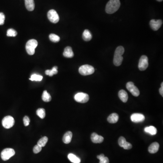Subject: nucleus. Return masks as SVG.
<instances>
[{
	"mask_svg": "<svg viewBox=\"0 0 163 163\" xmlns=\"http://www.w3.org/2000/svg\"><path fill=\"white\" fill-rule=\"evenodd\" d=\"M120 5V0H110L106 5V12L109 14L114 13L119 9Z\"/></svg>",
	"mask_w": 163,
	"mask_h": 163,
	"instance_id": "f257e3e1",
	"label": "nucleus"
},
{
	"mask_svg": "<svg viewBox=\"0 0 163 163\" xmlns=\"http://www.w3.org/2000/svg\"><path fill=\"white\" fill-rule=\"evenodd\" d=\"M124 51V48L121 46L118 47L116 49L113 59V63L115 66H119L121 65L123 60L122 55Z\"/></svg>",
	"mask_w": 163,
	"mask_h": 163,
	"instance_id": "f03ea898",
	"label": "nucleus"
},
{
	"mask_svg": "<svg viewBox=\"0 0 163 163\" xmlns=\"http://www.w3.org/2000/svg\"><path fill=\"white\" fill-rule=\"evenodd\" d=\"M38 46V42L35 39H32L27 42L25 49L29 55H33L35 53V50Z\"/></svg>",
	"mask_w": 163,
	"mask_h": 163,
	"instance_id": "7ed1b4c3",
	"label": "nucleus"
},
{
	"mask_svg": "<svg viewBox=\"0 0 163 163\" xmlns=\"http://www.w3.org/2000/svg\"><path fill=\"white\" fill-rule=\"evenodd\" d=\"M79 72L83 76L89 75L93 74L95 71L94 67L91 65L85 64L82 65L79 68Z\"/></svg>",
	"mask_w": 163,
	"mask_h": 163,
	"instance_id": "20e7f679",
	"label": "nucleus"
},
{
	"mask_svg": "<svg viewBox=\"0 0 163 163\" xmlns=\"http://www.w3.org/2000/svg\"><path fill=\"white\" fill-rule=\"evenodd\" d=\"M15 154V151L11 148H6L2 150L1 156L2 160L4 161H7L9 160L11 157Z\"/></svg>",
	"mask_w": 163,
	"mask_h": 163,
	"instance_id": "39448f33",
	"label": "nucleus"
},
{
	"mask_svg": "<svg viewBox=\"0 0 163 163\" xmlns=\"http://www.w3.org/2000/svg\"><path fill=\"white\" fill-rule=\"evenodd\" d=\"M15 124V120L11 116H7L5 117L2 121V124L5 128L10 129Z\"/></svg>",
	"mask_w": 163,
	"mask_h": 163,
	"instance_id": "423d86ee",
	"label": "nucleus"
},
{
	"mask_svg": "<svg viewBox=\"0 0 163 163\" xmlns=\"http://www.w3.org/2000/svg\"><path fill=\"white\" fill-rule=\"evenodd\" d=\"M75 100L78 103H86L89 99V97L87 93H78L74 96Z\"/></svg>",
	"mask_w": 163,
	"mask_h": 163,
	"instance_id": "0eeeda50",
	"label": "nucleus"
},
{
	"mask_svg": "<svg viewBox=\"0 0 163 163\" xmlns=\"http://www.w3.org/2000/svg\"><path fill=\"white\" fill-rule=\"evenodd\" d=\"M48 18L50 21L53 23H57L59 21L60 17L57 12L55 10H50L48 11L47 14Z\"/></svg>",
	"mask_w": 163,
	"mask_h": 163,
	"instance_id": "6e6552de",
	"label": "nucleus"
},
{
	"mask_svg": "<svg viewBox=\"0 0 163 163\" xmlns=\"http://www.w3.org/2000/svg\"><path fill=\"white\" fill-rule=\"evenodd\" d=\"M126 87L127 89L135 97H138L139 96L140 91L134 85V83L131 82H128L126 84Z\"/></svg>",
	"mask_w": 163,
	"mask_h": 163,
	"instance_id": "1a4fd4ad",
	"label": "nucleus"
},
{
	"mask_svg": "<svg viewBox=\"0 0 163 163\" xmlns=\"http://www.w3.org/2000/svg\"><path fill=\"white\" fill-rule=\"evenodd\" d=\"M148 67V58L146 55H143L140 59L139 62V69L140 71H144Z\"/></svg>",
	"mask_w": 163,
	"mask_h": 163,
	"instance_id": "9d476101",
	"label": "nucleus"
},
{
	"mask_svg": "<svg viewBox=\"0 0 163 163\" xmlns=\"http://www.w3.org/2000/svg\"><path fill=\"white\" fill-rule=\"evenodd\" d=\"M118 144L121 147H123L125 150H130L132 147V146L130 143L126 142L125 138L121 136L118 140Z\"/></svg>",
	"mask_w": 163,
	"mask_h": 163,
	"instance_id": "9b49d317",
	"label": "nucleus"
},
{
	"mask_svg": "<svg viewBox=\"0 0 163 163\" xmlns=\"http://www.w3.org/2000/svg\"><path fill=\"white\" fill-rule=\"evenodd\" d=\"M131 121L134 123H139L145 121V117L142 114L134 113L131 116Z\"/></svg>",
	"mask_w": 163,
	"mask_h": 163,
	"instance_id": "f8f14e48",
	"label": "nucleus"
},
{
	"mask_svg": "<svg viewBox=\"0 0 163 163\" xmlns=\"http://www.w3.org/2000/svg\"><path fill=\"white\" fill-rule=\"evenodd\" d=\"M163 24V21L161 19H152L150 21V24L151 29L154 31H156L160 28Z\"/></svg>",
	"mask_w": 163,
	"mask_h": 163,
	"instance_id": "ddd939ff",
	"label": "nucleus"
},
{
	"mask_svg": "<svg viewBox=\"0 0 163 163\" xmlns=\"http://www.w3.org/2000/svg\"><path fill=\"white\" fill-rule=\"evenodd\" d=\"M91 140L94 143H101L103 142L104 138L103 136L99 135L97 133H92L91 135Z\"/></svg>",
	"mask_w": 163,
	"mask_h": 163,
	"instance_id": "4468645a",
	"label": "nucleus"
},
{
	"mask_svg": "<svg viewBox=\"0 0 163 163\" xmlns=\"http://www.w3.org/2000/svg\"><path fill=\"white\" fill-rule=\"evenodd\" d=\"M160 145L159 143L156 142L153 143L148 148V151L151 154H154L158 152L159 150Z\"/></svg>",
	"mask_w": 163,
	"mask_h": 163,
	"instance_id": "2eb2a0df",
	"label": "nucleus"
},
{
	"mask_svg": "<svg viewBox=\"0 0 163 163\" xmlns=\"http://www.w3.org/2000/svg\"><path fill=\"white\" fill-rule=\"evenodd\" d=\"M63 55L65 57L68 58H71L73 57L74 56V52L72 51V49L71 47H66L64 49Z\"/></svg>",
	"mask_w": 163,
	"mask_h": 163,
	"instance_id": "dca6fc26",
	"label": "nucleus"
},
{
	"mask_svg": "<svg viewBox=\"0 0 163 163\" xmlns=\"http://www.w3.org/2000/svg\"><path fill=\"white\" fill-rule=\"evenodd\" d=\"M25 5L27 10L33 11L35 9V2L34 0H25Z\"/></svg>",
	"mask_w": 163,
	"mask_h": 163,
	"instance_id": "f3484780",
	"label": "nucleus"
},
{
	"mask_svg": "<svg viewBox=\"0 0 163 163\" xmlns=\"http://www.w3.org/2000/svg\"><path fill=\"white\" fill-rule=\"evenodd\" d=\"M72 132L70 131L67 132L64 135L63 138V141L65 144H69L70 142H71L72 138Z\"/></svg>",
	"mask_w": 163,
	"mask_h": 163,
	"instance_id": "a211bd4d",
	"label": "nucleus"
},
{
	"mask_svg": "<svg viewBox=\"0 0 163 163\" xmlns=\"http://www.w3.org/2000/svg\"><path fill=\"white\" fill-rule=\"evenodd\" d=\"M118 96L120 99L122 101L123 103H126L128 99V96L126 91L124 90H121L118 93Z\"/></svg>",
	"mask_w": 163,
	"mask_h": 163,
	"instance_id": "6ab92c4d",
	"label": "nucleus"
},
{
	"mask_svg": "<svg viewBox=\"0 0 163 163\" xmlns=\"http://www.w3.org/2000/svg\"><path fill=\"white\" fill-rule=\"evenodd\" d=\"M119 119V116L117 114L113 113L109 115L107 118V121L110 123H116L117 122Z\"/></svg>",
	"mask_w": 163,
	"mask_h": 163,
	"instance_id": "aec40b11",
	"label": "nucleus"
},
{
	"mask_svg": "<svg viewBox=\"0 0 163 163\" xmlns=\"http://www.w3.org/2000/svg\"><path fill=\"white\" fill-rule=\"evenodd\" d=\"M144 131L146 133H149L151 135H155L157 134V130L154 126H150L146 127L144 129Z\"/></svg>",
	"mask_w": 163,
	"mask_h": 163,
	"instance_id": "412c9836",
	"label": "nucleus"
},
{
	"mask_svg": "<svg viewBox=\"0 0 163 163\" xmlns=\"http://www.w3.org/2000/svg\"><path fill=\"white\" fill-rule=\"evenodd\" d=\"M68 159L71 162L73 163H80L81 162V160L77 156L73 154L70 153L68 154Z\"/></svg>",
	"mask_w": 163,
	"mask_h": 163,
	"instance_id": "4be33fe9",
	"label": "nucleus"
},
{
	"mask_svg": "<svg viewBox=\"0 0 163 163\" xmlns=\"http://www.w3.org/2000/svg\"><path fill=\"white\" fill-rule=\"evenodd\" d=\"M83 38L84 40L89 41L92 39V35L88 30H85L83 34Z\"/></svg>",
	"mask_w": 163,
	"mask_h": 163,
	"instance_id": "5701e85b",
	"label": "nucleus"
},
{
	"mask_svg": "<svg viewBox=\"0 0 163 163\" xmlns=\"http://www.w3.org/2000/svg\"><path fill=\"white\" fill-rule=\"evenodd\" d=\"M58 72L57 66H54L51 70H46L45 72L46 75L50 76V77H52L54 75L57 74Z\"/></svg>",
	"mask_w": 163,
	"mask_h": 163,
	"instance_id": "b1692460",
	"label": "nucleus"
},
{
	"mask_svg": "<svg viewBox=\"0 0 163 163\" xmlns=\"http://www.w3.org/2000/svg\"><path fill=\"white\" fill-rule=\"evenodd\" d=\"M42 99L44 102H49L51 100L52 98L50 93H48L46 90H44L42 94Z\"/></svg>",
	"mask_w": 163,
	"mask_h": 163,
	"instance_id": "393cba45",
	"label": "nucleus"
},
{
	"mask_svg": "<svg viewBox=\"0 0 163 163\" xmlns=\"http://www.w3.org/2000/svg\"><path fill=\"white\" fill-rule=\"evenodd\" d=\"M48 141V138L46 136L42 137L39 140L37 143V145L40 146L41 147H44Z\"/></svg>",
	"mask_w": 163,
	"mask_h": 163,
	"instance_id": "a878e982",
	"label": "nucleus"
},
{
	"mask_svg": "<svg viewBox=\"0 0 163 163\" xmlns=\"http://www.w3.org/2000/svg\"><path fill=\"white\" fill-rule=\"evenodd\" d=\"M97 158L100 160L99 163H109V160L107 157H105L104 154L97 156Z\"/></svg>",
	"mask_w": 163,
	"mask_h": 163,
	"instance_id": "bb28decb",
	"label": "nucleus"
},
{
	"mask_svg": "<svg viewBox=\"0 0 163 163\" xmlns=\"http://www.w3.org/2000/svg\"><path fill=\"white\" fill-rule=\"evenodd\" d=\"M36 114L41 119H44L46 117V111L44 108H39L36 111Z\"/></svg>",
	"mask_w": 163,
	"mask_h": 163,
	"instance_id": "cd10ccee",
	"label": "nucleus"
},
{
	"mask_svg": "<svg viewBox=\"0 0 163 163\" xmlns=\"http://www.w3.org/2000/svg\"><path fill=\"white\" fill-rule=\"evenodd\" d=\"M43 79V76L37 74H33L32 75L31 78H30V80L31 81H41Z\"/></svg>",
	"mask_w": 163,
	"mask_h": 163,
	"instance_id": "c85d7f7f",
	"label": "nucleus"
},
{
	"mask_svg": "<svg viewBox=\"0 0 163 163\" xmlns=\"http://www.w3.org/2000/svg\"><path fill=\"white\" fill-rule=\"evenodd\" d=\"M49 38L50 40L52 42L54 43H57L60 41V37L57 35H55L54 34H51L49 36Z\"/></svg>",
	"mask_w": 163,
	"mask_h": 163,
	"instance_id": "c756f323",
	"label": "nucleus"
},
{
	"mask_svg": "<svg viewBox=\"0 0 163 163\" xmlns=\"http://www.w3.org/2000/svg\"><path fill=\"white\" fill-rule=\"evenodd\" d=\"M17 35V32L16 30L13 29H9L7 32V36L9 37H15Z\"/></svg>",
	"mask_w": 163,
	"mask_h": 163,
	"instance_id": "7c9ffc66",
	"label": "nucleus"
},
{
	"mask_svg": "<svg viewBox=\"0 0 163 163\" xmlns=\"http://www.w3.org/2000/svg\"><path fill=\"white\" fill-rule=\"evenodd\" d=\"M42 150V147L38 145H36L33 148V152L34 153L37 154L40 152Z\"/></svg>",
	"mask_w": 163,
	"mask_h": 163,
	"instance_id": "2f4dec72",
	"label": "nucleus"
},
{
	"mask_svg": "<svg viewBox=\"0 0 163 163\" xmlns=\"http://www.w3.org/2000/svg\"><path fill=\"white\" fill-rule=\"evenodd\" d=\"M5 15L3 13L0 12V25H3L4 24Z\"/></svg>",
	"mask_w": 163,
	"mask_h": 163,
	"instance_id": "473e14b6",
	"label": "nucleus"
},
{
	"mask_svg": "<svg viewBox=\"0 0 163 163\" xmlns=\"http://www.w3.org/2000/svg\"><path fill=\"white\" fill-rule=\"evenodd\" d=\"M23 121H24V125L25 126H27L29 125L30 119L28 116H25L23 118Z\"/></svg>",
	"mask_w": 163,
	"mask_h": 163,
	"instance_id": "72a5a7b5",
	"label": "nucleus"
},
{
	"mask_svg": "<svg viewBox=\"0 0 163 163\" xmlns=\"http://www.w3.org/2000/svg\"><path fill=\"white\" fill-rule=\"evenodd\" d=\"M161 88H160L159 90V92H160V94L163 97V83H162L161 84Z\"/></svg>",
	"mask_w": 163,
	"mask_h": 163,
	"instance_id": "f704fd0d",
	"label": "nucleus"
},
{
	"mask_svg": "<svg viewBox=\"0 0 163 163\" xmlns=\"http://www.w3.org/2000/svg\"><path fill=\"white\" fill-rule=\"evenodd\" d=\"M157 1H163V0H157Z\"/></svg>",
	"mask_w": 163,
	"mask_h": 163,
	"instance_id": "c9c22d12",
	"label": "nucleus"
}]
</instances>
